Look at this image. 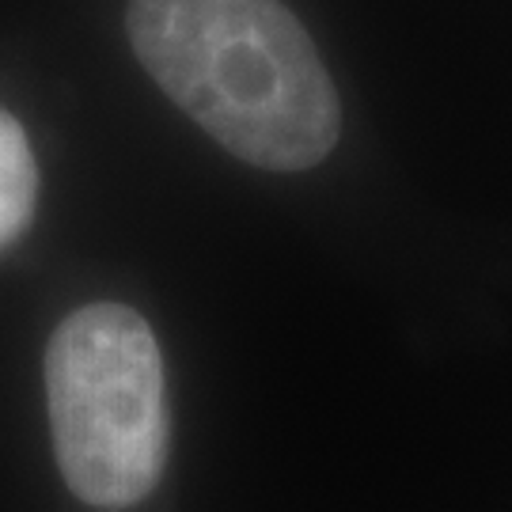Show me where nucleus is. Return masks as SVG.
I'll return each instance as SVG.
<instances>
[{
	"mask_svg": "<svg viewBox=\"0 0 512 512\" xmlns=\"http://www.w3.org/2000/svg\"><path fill=\"white\" fill-rule=\"evenodd\" d=\"M129 42L175 107L262 171H308L342 110L308 31L281 0H129Z\"/></svg>",
	"mask_w": 512,
	"mask_h": 512,
	"instance_id": "obj_1",
	"label": "nucleus"
},
{
	"mask_svg": "<svg viewBox=\"0 0 512 512\" xmlns=\"http://www.w3.org/2000/svg\"><path fill=\"white\" fill-rule=\"evenodd\" d=\"M61 478L84 505L133 509L167 463V387L156 334L126 304L73 311L46 349Z\"/></svg>",
	"mask_w": 512,
	"mask_h": 512,
	"instance_id": "obj_2",
	"label": "nucleus"
},
{
	"mask_svg": "<svg viewBox=\"0 0 512 512\" xmlns=\"http://www.w3.org/2000/svg\"><path fill=\"white\" fill-rule=\"evenodd\" d=\"M35 194L38 171L27 133L12 114L0 110V247H8L27 228L35 213Z\"/></svg>",
	"mask_w": 512,
	"mask_h": 512,
	"instance_id": "obj_3",
	"label": "nucleus"
}]
</instances>
